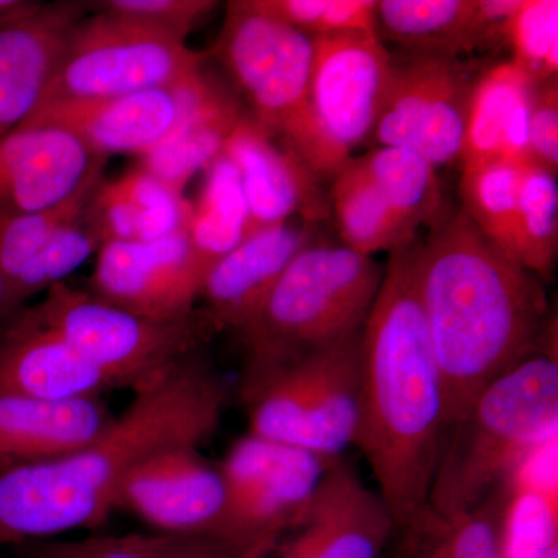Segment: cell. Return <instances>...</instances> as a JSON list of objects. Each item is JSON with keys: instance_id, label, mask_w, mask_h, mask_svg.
<instances>
[{"instance_id": "6da1fadb", "label": "cell", "mask_w": 558, "mask_h": 558, "mask_svg": "<svg viewBox=\"0 0 558 558\" xmlns=\"http://www.w3.org/2000/svg\"><path fill=\"white\" fill-rule=\"evenodd\" d=\"M416 242L389 255L362 329L354 442L396 527L410 535L428 519L449 429L446 389L418 299Z\"/></svg>"}, {"instance_id": "7a4b0ae2", "label": "cell", "mask_w": 558, "mask_h": 558, "mask_svg": "<svg viewBox=\"0 0 558 558\" xmlns=\"http://www.w3.org/2000/svg\"><path fill=\"white\" fill-rule=\"evenodd\" d=\"M229 388L197 352L135 389L105 433L69 457L0 470V546L100 526L123 480L150 454L215 435Z\"/></svg>"}, {"instance_id": "3957f363", "label": "cell", "mask_w": 558, "mask_h": 558, "mask_svg": "<svg viewBox=\"0 0 558 558\" xmlns=\"http://www.w3.org/2000/svg\"><path fill=\"white\" fill-rule=\"evenodd\" d=\"M416 281L450 429L488 385L542 351L548 304L539 278L502 255L461 209L416 242Z\"/></svg>"}, {"instance_id": "277c9868", "label": "cell", "mask_w": 558, "mask_h": 558, "mask_svg": "<svg viewBox=\"0 0 558 558\" xmlns=\"http://www.w3.org/2000/svg\"><path fill=\"white\" fill-rule=\"evenodd\" d=\"M557 436V354L543 348L488 385L449 429L427 521L478 508L532 450Z\"/></svg>"}, {"instance_id": "5b68a950", "label": "cell", "mask_w": 558, "mask_h": 558, "mask_svg": "<svg viewBox=\"0 0 558 558\" xmlns=\"http://www.w3.org/2000/svg\"><path fill=\"white\" fill-rule=\"evenodd\" d=\"M384 275L373 256L343 244L301 250L236 332L245 351L242 398L292 360L360 332Z\"/></svg>"}, {"instance_id": "8992f818", "label": "cell", "mask_w": 558, "mask_h": 558, "mask_svg": "<svg viewBox=\"0 0 558 558\" xmlns=\"http://www.w3.org/2000/svg\"><path fill=\"white\" fill-rule=\"evenodd\" d=\"M362 330L271 373L244 400L250 435L336 461L359 427Z\"/></svg>"}, {"instance_id": "52a82bcc", "label": "cell", "mask_w": 558, "mask_h": 558, "mask_svg": "<svg viewBox=\"0 0 558 558\" xmlns=\"http://www.w3.org/2000/svg\"><path fill=\"white\" fill-rule=\"evenodd\" d=\"M27 312L102 371L117 388L134 391L197 352L218 330L205 311L159 322L112 306L65 281L51 286L43 303Z\"/></svg>"}, {"instance_id": "ba28073f", "label": "cell", "mask_w": 558, "mask_h": 558, "mask_svg": "<svg viewBox=\"0 0 558 558\" xmlns=\"http://www.w3.org/2000/svg\"><path fill=\"white\" fill-rule=\"evenodd\" d=\"M312 43L306 121L292 150L315 178L332 180L373 134L392 57L377 35L323 36Z\"/></svg>"}, {"instance_id": "9c48e42d", "label": "cell", "mask_w": 558, "mask_h": 558, "mask_svg": "<svg viewBox=\"0 0 558 558\" xmlns=\"http://www.w3.org/2000/svg\"><path fill=\"white\" fill-rule=\"evenodd\" d=\"M204 54L146 22L100 11L70 32L44 100L105 98L174 87L204 72Z\"/></svg>"}, {"instance_id": "30bf717a", "label": "cell", "mask_w": 558, "mask_h": 558, "mask_svg": "<svg viewBox=\"0 0 558 558\" xmlns=\"http://www.w3.org/2000/svg\"><path fill=\"white\" fill-rule=\"evenodd\" d=\"M215 57L252 106L253 119L295 148L306 121L312 38L256 9L253 0H236L227 5Z\"/></svg>"}, {"instance_id": "8fae6325", "label": "cell", "mask_w": 558, "mask_h": 558, "mask_svg": "<svg viewBox=\"0 0 558 558\" xmlns=\"http://www.w3.org/2000/svg\"><path fill=\"white\" fill-rule=\"evenodd\" d=\"M332 462L250 433L242 436L218 465L226 487L220 539L250 558L269 553L304 519Z\"/></svg>"}, {"instance_id": "7c38bea8", "label": "cell", "mask_w": 558, "mask_h": 558, "mask_svg": "<svg viewBox=\"0 0 558 558\" xmlns=\"http://www.w3.org/2000/svg\"><path fill=\"white\" fill-rule=\"evenodd\" d=\"M480 73L461 58H392L391 76L368 140L373 148L400 146L435 168L461 159L470 95Z\"/></svg>"}, {"instance_id": "4fadbf2b", "label": "cell", "mask_w": 558, "mask_h": 558, "mask_svg": "<svg viewBox=\"0 0 558 558\" xmlns=\"http://www.w3.org/2000/svg\"><path fill=\"white\" fill-rule=\"evenodd\" d=\"M205 72L174 87L105 98H70L39 106L20 126L68 132L95 156L143 154L170 137L191 113L223 94Z\"/></svg>"}, {"instance_id": "5bb4252c", "label": "cell", "mask_w": 558, "mask_h": 558, "mask_svg": "<svg viewBox=\"0 0 558 558\" xmlns=\"http://www.w3.org/2000/svg\"><path fill=\"white\" fill-rule=\"evenodd\" d=\"M117 508L130 510L160 534L220 539L226 517V487L218 465L199 447L157 451L128 473Z\"/></svg>"}, {"instance_id": "9a60e30c", "label": "cell", "mask_w": 558, "mask_h": 558, "mask_svg": "<svg viewBox=\"0 0 558 558\" xmlns=\"http://www.w3.org/2000/svg\"><path fill=\"white\" fill-rule=\"evenodd\" d=\"M202 278L186 231L156 242H109L98 250L92 295L140 317H190Z\"/></svg>"}, {"instance_id": "2e32d148", "label": "cell", "mask_w": 558, "mask_h": 558, "mask_svg": "<svg viewBox=\"0 0 558 558\" xmlns=\"http://www.w3.org/2000/svg\"><path fill=\"white\" fill-rule=\"evenodd\" d=\"M396 529L377 490L340 458L326 470L299 526L259 558H381Z\"/></svg>"}, {"instance_id": "e0dca14e", "label": "cell", "mask_w": 558, "mask_h": 558, "mask_svg": "<svg viewBox=\"0 0 558 558\" xmlns=\"http://www.w3.org/2000/svg\"><path fill=\"white\" fill-rule=\"evenodd\" d=\"M87 3L24 2L0 20V135L39 108Z\"/></svg>"}, {"instance_id": "ac0fdd59", "label": "cell", "mask_w": 558, "mask_h": 558, "mask_svg": "<svg viewBox=\"0 0 558 558\" xmlns=\"http://www.w3.org/2000/svg\"><path fill=\"white\" fill-rule=\"evenodd\" d=\"M102 157L53 128L0 135V220L53 207L101 178Z\"/></svg>"}, {"instance_id": "d6986e66", "label": "cell", "mask_w": 558, "mask_h": 558, "mask_svg": "<svg viewBox=\"0 0 558 558\" xmlns=\"http://www.w3.org/2000/svg\"><path fill=\"white\" fill-rule=\"evenodd\" d=\"M240 174L253 234L300 215L314 223L329 215L318 179L289 146L277 142L252 116L241 117L222 149Z\"/></svg>"}, {"instance_id": "ffe728a7", "label": "cell", "mask_w": 558, "mask_h": 558, "mask_svg": "<svg viewBox=\"0 0 558 558\" xmlns=\"http://www.w3.org/2000/svg\"><path fill=\"white\" fill-rule=\"evenodd\" d=\"M520 0H380L377 36L416 54L459 58L505 44Z\"/></svg>"}, {"instance_id": "44dd1931", "label": "cell", "mask_w": 558, "mask_h": 558, "mask_svg": "<svg viewBox=\"0 0 558 558\" xmlns=\"http://www.w3.org/2000/svg\"><path fill=\"white\" fill-rule=\"evenodd\" d=\"M113 388L102 371L28 312L0 340V395L69 400L101 398Z\"/></svg>"}, {"instance_id": "7402d4cb", "label": "cell", "mask_w": 558, "mask_h": 558, "mask_svg": "<svg viewBox=\"0 0 558 558\" xmlns=\"http://www.w3.org/2000/svg\"><path fill=\"white\" fill-rule=\"evenodd\" d=\"M101 398L44 400L0 395V470L69 457L112 424Z\"/></svg>"}, {"instance_id": "603a6c76", "label": "cell", "mask_w": 558, "mask_h": 558, "mask_svg": "<svg viewBox=\"0 0 558 558\" xmlns=\"http://www.w3.org/2000/svg\"><path fill=\"white\" fill-rule=\"evenodd\" d=\"M310 227L289 220L256 231L209 270L199 296L218 330L238 332L247 323L286 267L312 244Z\"/></svg>"}, {"instance_id": "cb8c5ba5", "label": "cell", "mask_w": 558, "mask_h": 558, "mask_svg": "<svg viewBox=\"0 0 558 558\" xmlns=\"http://www.w3.org/2000/svg\"><path fill=\"white\" fill-rule=\"evenodd\" d=\"M535 83L513 61L481 70L470 95L462 168L510 161H532L529 117Z\"/></svg>"}, {"instance_id": "d4e9b609", "label": "cell", "mask_w": 558, "mask_h": 558, "mask_svg": "<svg viewBox=\"0 0 558 558\" xmlns=\"http://www.w3.org/2000/svg\"><path fill=\"white\" fill-rule=\"evenodd\" d=\"M204 186L191 204L186 236L202 282L220 259L252 236V218L240 174L220 154L207 168Z\"/></svg>"}, {"instance_id": "484cf974", "label": "cell", "mask_w": 558, "mask_h": 558, "mask_svg": "<svg viewBox=\"0 0 558 558\" xmlns=\"http://www.w3.org/2000/svg\"><path fill=\"white\" fill-rule=\"evenodd\" d=\"M329 205L344 247L360 255L398 252L417 241L381 197L357 157H352L330 180Z\"/></svg>"}, {"instance_id": "4316f807", "label": "cell", "mask_w": 558, "mask_h": 558, "mask_svg": "<svg viewBox=\"0 0 558 558\" xmlns=\"http://www.w3.org/2000/svg\"><path fill=\"white\" fill-rule=\"evenodd\" d=\"M244 116L241 106L223 92L189 119L156 148L143 154L140 168L183 196L186 185L197 172L207 170Z\"/></svg>"}, {"instance_id": "83f0119b", "label": "cell", "mask_w": 558, "mask_h": 558, "mask_svg": "<svg viewBox=\"0 0 558 558\" xmlns=\"http://www.w3.org/2000/svg\"><path fill=\"white\" fill-rule=\"evenodd\" d=\"M357 159L392 211L416 233L449 215L438 168L416 150L380 146Z\"/></svg>"}, {"instance_id": "f1b7e54d", "label": "cell", "mask_w": 558, "mask_h": 558, "mask_svg": "<svg viewBox=\"0 0 558 558\" xmlns=\"http://www.w3.org/2000/svg\"><path fill=\"white\" fill-rule=\"evenodd\" d=\"M497 495L502 558H548L558 549V481L515 472Z\"/></svg>"}, {"instance_id": "f546056e", "label": "cell", "mask_w": 558, "mask_h": 558, "mask_svg": "<svg viewBox=\"0 0 558 558\" xmlns=\"http://www.w3.org/2000/svg\"><path fill=\"white\" fill-rule=\"evenodd\" d=\"M521 170L523 165L490 161L462 168L459 180L461 211L502 255L519 266Z\"/></svg>"}, {"instance_id": "4dcf8cb0", "label": "cell", "mask_w": 558, "mask_h": 558, "mask_svg": "<svg viewBox=\"0 0 558 558\" xmlns=\"http://www.w3.org/2000/svg\"><path fill=\"white\" fill-rule=\"evenodd\" d=\"M33 558H250L230 543L193 535H97L76 542L47 543Z\"/></svg>"}, {"instance_id": "1f68e13d", "label": "cell", "mask_w": 558, "mask_h": 558, "mask_svg": "<svg viewBox=\"0 0 558 558\" xmlns=\"http://www.w3.org/2000/svg\"><path fill=\"white\" fill-rule=\"evenodd\" d=\"M558 247L556 172L529 161L521 170L519 263L539 279L550 277Z\"/></svg>"}, {"instance_id": "d6a6232c", "label": "cell", "mask_w": 558, "mask_h": 558, "mask_svg": "<svg viewBox=\"0 0 558 558\" xmlns=\"http://www.w3.org/2000/svg\"><path fill=\"white\" fill-rule=\"evenodd\" d=\"M101 182L100 178L87 183L78 193L53 207L0 220V271L9 279L10 286L40 250L84 215Z\"/></svg>"}, {"instance_id": "836d02e7", "label": "cell", "mask_w": 558, "mask_h": 558, "mask_svg": "<svg viewBox=\"0 0 558 558\" xmlns=\"http://www.w3.org/2000/svg\"><path fill=\"white\" fill-rule=\"evenodd\" d=\"M498 495L446 520H429L411 534V558H502L498 542Z\"/></svg>"}, {"instance_id": "e575fe53", "label": "cell", "mask_w": 558, "mask_h": 558, "mask_svg": "<svg viewBox=\"0 0 558 558\" xmlns=\"http://www.w3.org/2000/svg\"><path fill=\"white\" fill-rule=\"evenodd\" d=\"M505 44L512 60L535 84L557 80L558 2L520 0L519 9L506 22Z\"/></svg>"}, {"instance_id": "d590c367", "label": "cell", "mask_w": 558, "mask_h": 558, "mask_svg": "<svg viewBox=\"0 0 558 558\" xmlns=\"http://www.w3.org/2000/svg\"><path fill=\"white\" fill-rule=\"evenodd\" d=\"M256 9L310 38L377 35V0H253Z\"/></svg>"}, {"instance_id": "8d00e7d4", "label": "cell", "mask_w": 558, "mask_h": 558, "mask_svg": "<svg viewBox=\"0 0 558 558\" xmlns=\"http://www.w3.org/2000/svg\"><path fill=\"white\" fill-rule=\"evenodd\" d=\"M87 209V208H86ZM102 247L100 234L92 226L86 211L62 229L11 281L14 296L24 303L51 286L64 282L73 270L83 266L92 253Z\"/></svg>"}, {"instance_id": "74e56055", "label": "cell", "mask_w": 558, "mask_h": 558, "mask_svg": "<svg viewBox=\"0 0 558 558\" xmlns=\"http://www.w3.org/2000/svg\"><path fill=\"white\" fill-rule=\"evenodd\" d=\"M98 5L101 11L146 22L186 40L218 3L213 0H106Z\"/></svg>"}, {"instance_id": "f35d334b", "label": "cell", "mask_w": 558, "mask_h": 558, "mask_svg": "<svg viewBox=\"0 0 558 558\" xmlns=\"http://www.w3.org/2000/svg\"><path fill=\"white\" fill-rule=\"evenodd\" d=\"M531 159L549 171L558 167V89L557 80L535 84L529 117Z\"/></svg>"}, {"instance_id": "ab89813d", "label": "cell", "mask_w": 558, "mask_h": 558, "mask_svg": "<svg viewBox=\"0 0 558 558\" xmlns=\"http://www.w3.org/2000/svg\"><path fill=\"white\" fill-rule=\"evenodd\" d=\"M86 215L100 234L102 245L137 241V213L116 182L100 183L87 205Z\"/></svg>"}, {"instance_id": "60d3db41", "label": "cell", "mask_w": 558, "mask_h": 558, "mask_svg": "<svg viewBox=\"0 0 558 558\" xmlns=\"http://www.w3.org/2000/svg\"><path fill=\"white\" fill-rule=\"evenodd\" d=\"M20 306L21 303L14 296L9 279L3 277L2 271H0V323L13 317Z\"/></svg>"}, {"instance_id": "b9f144b4", "label": "cell", "mask_w": 558, "mask_h": 558, "mask_svg": "<svg viewBox=\"0 0 558 558\" xmlns=\"http://www.w3.org/2000/svg\"><path fill=\"white\" fill-rule=\"evenodd\" d=\"M22 0H0V20L21 5Z\"/></svg>"}, {"instance_id": "7bdbcfd3", "label": "cell", "mask_w": 558, "mask_h": 558, "mask_svg": "<svg viewBox=\"0 0 558 558\" xmlns=\"http://www.w3.org/2000/svg\"><path fill=\"white\" fill-rule=\"evenodd\" d=\"M548 558H558V549L554 550V553L550 554V556Z\"/></svg>"}]
</instances>
